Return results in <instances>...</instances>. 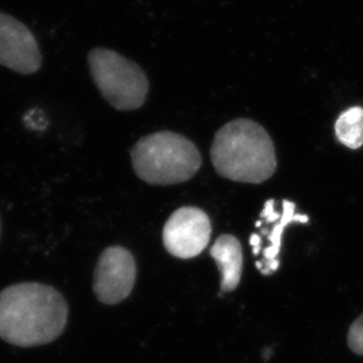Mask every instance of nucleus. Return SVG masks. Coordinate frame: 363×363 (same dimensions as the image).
<instances>
[{
    "instance_id": "f257e3e1",
    "label": "nucleus",
    "mask_w": 363,
    "mask_h": 363,
    "mask_svg": "<svg viewBox=\"0 0 363 363\" xmlns=\"http://www.w3.org/2000/svg\"><path fill=\"white\" fill-rule=\"evenodd\" d=\"M67 303L55 288L35 282L0 291V337L18 347L52 342L67 323Z\"/></svg>"
},
{
    "instance_id": "f03ea898",
    "label": "nucleus",
    "mask_w": 363,
    "mask_h": 363,
    "mask_svg": "<svg viewBox=\"0 0 363 363\" xmlns=\"http://www.w3.org/2000/svg\"><path fill=\"white\" fill-rule=\"evenodd\" d=\"M211 160L223 178L261 184L277 171V155L264 127L250 119H237L221 127L213 140Z\"/></svg>"
},
{
    "instance_id": "7ed1b4c3",
    "label": "nucleus",
    "mask_w": 363,
    "mask_h": 363,
    "mask_svg": "<svg viewBox=\"0 0 363 363\" xmlns=\"http://www.w3.org/2000/svg\"><path fill=\"white\" fill-rule=\"evenodd\" d=\"M134 172L150 185H175L187 182L202 164L199 150L182 134L162 130L141 138L130 150Z\"/></svg>"
},
{
    "instance_id": "20e7f679",
    "label": "nucleus",
    "mask_w": 363,
    "mask_h": 363,
    "mask_svg": "<svg viewBox=\"0 0 363 363\" xmlns=\"http://www.w3.org/2000/svg\"><path fill=\"white\" fill-rule=\"evenodd\" d=\"M89 72L104 99L118 111L140 108L150 82L140 66L108 48H96L87 57Z\"/></svg>"
},
{
    "instance_id": "39448f33",
    "label": "nucleus",
    "mask_w": 363,
    "mask_h": 363,
    "mask_svg": "<svg viewBox=\"0 0 363 363\" xmlns=\"http://www.w3.org/2000/svg\"><path fill=\"white\" fill-rule=\"evenodd\" d=\"M212 234L208 216L196 207L177 209L162 230L164 246L179 259H192L203 252Z\"/></svg>"
},
{
    "instance_id": "423d86ee",
    "label": "nucleus",
    "mask_w": 363,
    "mask_h": 363,
    "mask_svg": "<svg viewBox=\"0 0 363 363\" xmlns=\"http://www.w3.org/2000/svg\"><path fill=\"white\" fill-rule=\"evenodd\" d=\"M135 278L137 266L133 255L123 247H108L98 260L93 291L100 302L117 305L130 294Z\"/></svg>"
},
{
    "instance_id": "0eeeda50",
    "label": "nucleus",
    "mask_w": 363,
    "mask_h": 363,
    "mask_svg": "<svg viewBox=\"0 0 363 363\" xmlns=\"http://www.w3.org/2000/svg\"><path fill=\"white\" fill-rule=\"evenodd\" d=\"M0 65L21 74L40 69L41 53L31 30L12 16L0 13Z\"/></svg>"
},
{
    "instance_id": "6e6552de",
    "label": "nucleus",
    "mask_w": 363,
    "mask_h": 363,
    "mask_svg": "<svg viewBox=\"0 0 363 363\" xmlns=\"http://www.w3.org/2000/svg\"><path fill=\"white\" fill-rule=\"evenodd\" d=\"M211 255L221 273V294L228 293L239 286L242 274V248L240 241L230 234L216 239L211 248Z\"/></svg>"
},
{
    "instance_id": "1a4fd4ad",
    "label": "nucleus",
    "mask_w": 363,
    "mask_h": 363,
    "mask_svg": "<svg viewBox=\"0 0 363 363\" xmlns=\"http://www.w3.org/2000/svg\"><path fill=\"white\" fill-rule=\"evenodd\" d=\"M335 133L347 147L360 148L363 145V108L355 106L345 111L336 121Z\"/></svg>"
},
{
    "instance_id": "9d476101",
    "label": "nucleus",
    "mask_w": 363,
    "mask_h": 363,
    "mask_svg": "<svg viewBox=\"0 0 363 363\" xmlns=\"http://www.w3.org/2000/svg\"><path fill=\"white\" fill-rule=\"evenodd\" d=\"M282 203H284V213H282L281 218H280V223L273 228L271 235H269L271 246L264 250V257L267 259L266 264L277 260L279 250L281 247L282 233H284V230L287 227L288 223H293V221L302 223H308V216L295 214V205L293 202L284 200Z\"/></svg>"
},
{
    "instance_id": "9b49d317",
    "label": "nucleus",
    "mask_w": 363,
    "mask_h": 363,
    "mask_svg": "<svg viewBox=\"0 0 363 363\" xmlns=\"http://www.w3.org/2000/svg\"><path fill=\"white\" fill-rule=\"evenodd\" d=\"M348 346L354 353L363 355V314L359 316L348 333Z\"/></svg>"
},
{
    "instance_id": "f8f14e48",
    "label": "nucleus",
    "mask_w": 363,
    "mask_h": 363,
    "mask_svg": "<svg viewBox=\"0 0 363 363\" xmlns=\"http://www.w3.org/2000/svg\"><path fill=\"white\" fill-rule=\"evenodd\" d=\"M274 201L273 200H269L266 203V207H264V212L261 214L262 218H266L267 219L268 223H272V221H275V220H279L281 218V216L279 214V213L275 212L274 211Z\"/></svg>"
},
{
    "instance_id": "ddd939ff",
    "label": "nucleus",
    "mask_w": 363,
    "mask_h": 363,
    "mask_svg": "<svg viewBox=\"0 0 363 363\" xmlns=\"http://www.w3.org/2000/svg\"><path fill=\"white\" fill-rule=\"evenodd\" d=\"M260 242V237H257V235H255V234H253V235L250 237V245H252V247H253L254 253H259V250H260L261 248Z\"/></svg>"
}]
</instances>
